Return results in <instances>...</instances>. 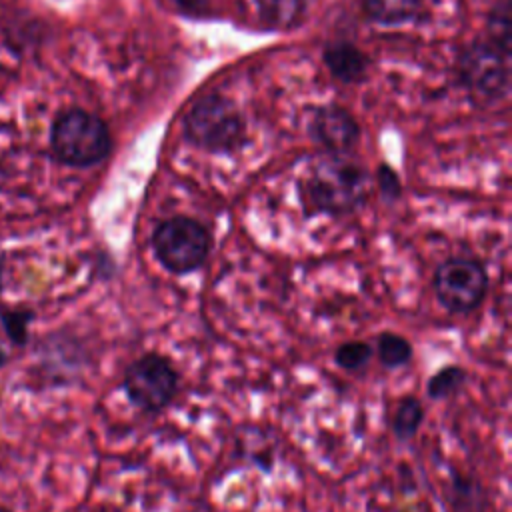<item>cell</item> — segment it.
Listing matches in <instances>:
<instances>
[{
    "mask_svg": "<svg viewBox=\"0 0 512 512\" xmlns=\"http://www.w3.org/2000/svg\"><path fill=\"white\" fill-rule=\"evenodd\" d=\"M368 196L366 170L342 158V154H326L314 160L300 178L302 204L320 214L344 216L364 204Z\"/></svg>",
    "mask_w": 512,
    "mask_h": 512,
    "instance_id": "obj_1",
    "label": "cell"
},
{
    "mask_svg": "<svg viewBox=\"0 0 512 512\" xmlns=\"http://www.w3.org/2000/svg\"><path fill=\"white\" fill-rule=\"evenodd\" d=\"M184 136L206 152L230 154L242 146L246 124L232 100L220 94H204L184 116Z\"/></svg>",
    "mask_w": 512,
    "mask_h": 512,
    "instance_id": "obj_2",
    "label": "cell"
},
{
    "mask_svg": "<svg viewBox=\"0 0 512 512\" xmlns=\"http://www.w3.org/2000/svg\"><path fill=\"white\" fill-rule=\"evenodd\" d=\"M160 266L172 274H190L204 266L212 250L208 228L190 216L162 220L150 238Z\"/></svg>",
    "mask_w": 512,
    "mask_h": 512,
    "instance_id": "obj_3",
    "label": "cell"
},
{
    "mask_svg": "<svg viewBox=\"0 0 512 512\" xmlns=\"http://www.w3.org/2000/svg\"><path fill=\"white\" fill-rule=\"evenodd\" d=\"M52 150L70 166H92L110 152V132L106 124L84 110L64 112L52 128Z\"/></svg>",
    "mask_w": 512,
    "mask_h": 512,
    "instance_id": "obj_4",
    "label": "cell"
},
{
    "mask_svg": "<svg viewBox=\"0 0 512 512\" xmlns=\"http://www.w3.org/2000/svg\"><path fill=\"white\" fill-rule=\"evenodd\" d=\"M490 286L484 262L470 256H452L440 262L432 276L436 300L450 314L476 310L486 298Z\"/></svg>",
    "mask_w": 512,
    "mask_h": 512,
    "instance_id": "obj_5",
    "label": "cell"
},
{
    "mask_svg": "<svg viewBox=\"0 0 512 512\" xmlns=\"http://www.w3.org/2000/svg\"><path fill=\"white\" fill-rule=\"evenodd\" d=\"M178 382L180 374L170 358L146 352L124 370L122 390L136 408L146 414H158L174 400Z\"/></svg>",
    "mask_w": 512,
    "mask_h": 512,
    "instance_id": "obj_6",
    "label": "cell"
},
{
    "mask_svg": "<svg viewBox=\"0 0 512 512\" xmlns=\"http://www.w3.org/2000/svg\"><path fill=\"white\" fill-rule=\"evenodd\" d=\"M508 56L490 42H472L458 56V74L470 96L494 102L508 94Z\"/></svg>",
    "mask_w": 512,
    "mask_h": 512,
    "instance_id": "obj_7",
    "label": "cell"
},
{
    "mask_svg": "<svg viewBox=\"0 0 512 512\" xmlns=\"http://www.w3.org/2000/svg\"><path fill=\"white\" fill-rule=\"evenodd\" d=\"M312 136L330 154H344L352 150L360 138V128L354 116L340 106L320 108L310 122Z\"/></svg>",
    "mask_w": 512,
    "mask_h": 512,
    "instance_id": "obj_8",
    "label": "cell"
},
{
    "mask_svg": "<svg viewBox=\"0 0 512 512\" xmlns=\"http://www.w3.org/2000/svg\"><path fill=\"white\" fill-rule=\"evenodd\" d=\"M324 62L330 70V74L344 82H358L368 72V58L362 50H358L352 42H332L324 50Z\"/></svg>",
    "mask_w": 512,
    "mask_h": 512,
    "instance_id": "obj_9",
    "label": "cell"
},
{
    "mask_svg": "<svg viewBox=\"0 0 512 512\" xmlns=\"http://www.w3.org/2000/svg\"><path fill=\"white\" fill-rule=\"evenodd\" d=\"M362 6L370 20L384 26H400L420 14L424 0H362Z\"/></svg>",
    "mask_w": 512,
    "mask_h": 512,
    "instance_id": "obj_10",
    "label": "cell"
},
{
    "mask_svg": "<svg viewBox=\"0 0 512 512\" xmlns=\"http://www.w3.org/2000/svg\"><path fill=\"white\" fill-rule=\"evenodd\" d=\"M424 420V406L414 396H404L392 416V432L398 440L406 442L414 438Z\"/></svg>",
    "mask_w": 512,
    "mask_h": 512,
    "instance_id": "obj_11",
    "label": "cell"
},
{
    "mask_svg": "<svg viewBox=\"0 0 512 512\" xmlns=\"http://www.w3.org/2000/svg\"><path fill=\"white\" fill-rule=\"evenodd\" d=\"M376 356L384 368H400L412 358V344L396 332H380L376 336Z\"/></svg>",
    "mask_w": 512,
    "mask_h": 512,
    "instance_id": "obj_12",
    "label": "cell"
},
{
    "mask_svg": "<svg viewBox=\"0 0 512 512\" xmlns=\"http://www.w3.org/2000/svg\"><path fill=\"white\" fill-rule=\"evenodd\" d=\"M260 16L276 28L294 24L304 12V0H254Z\"/></svg>",
    "mask_w": 512,
    "mask_h": 512,
    "instance_id": "obj_13",
    "label": "cell"
},
{
    "mask_svg": "<svg viewBox=\"0 0 512 512\" xmlns=\"http://www.w3.org/2000/svg\"><path fill=\"white\" fill-rule=\"evenodd\" d=\"M466 382V370L458 364H448L436 370L428 382H426V394L432 400H442L448 398L450 394L458 392Z\"/></svg>",
    "mask_w": 512,
    "mask_h": 512,
    "instance_id": "obj_14",
    "label": "cell"
},
{
    "mask_svg": "<svg viewBox=\"0 0 512 512\" xmlns=\"http://www.w3.org/2000/svg\"><path fill=\"white\" fill-rule=\"evenodd\" d=\"M488 32L490 44L496 46L506 56L510 54V38H512V24H510V4L498 2L488 18Z\"/></svg>",
    "mask_w": 512,
    "mask_h": 512,
    "instance_id": "obj_15",
    "label": "cell"
},
{
    "mask_svg": "<svg viewBox=\"0 0 512 512\" xmlns=\"http://www.w3.org/2000/svg\"><path fill=\"white\" fill-rule=\"evenodd\" d=\"M372 356V346L364 340H348L342 342L334 352V362L348 372L362 370Z\"/></svg>",
    "mask_w": 512,
    "mask_h": 512,
    "instance_id": "obj_16",
    "label": "cell"
},
{
    "mask_svg": "<svg viewBox=\"0 0 512 512\" xmlns=\"http://www.w3.org/2000/svg\"><path fill=\"white\" fill-rule=\"evenodd\" d=\"M376 178H378L380 194H382V198H384V200L394 202V200H398V198H400V194H402V186H400L398 174H396L390 166L382 164V166L378 168V176H376Z\"/></svg>",
    "mask_w": 512,
    "mask_h": 512,
    "instance_id": "obj_17",
    "label": "cell"
},
{
    "mask_svg": "<svg viewBox=\"0 0 512 512\" xmlns=\"http://www.w3.org/2000/svg\"><path fill=\"white\" fill-rule=\"evenodd\" d=\"M32 318L30 312H8L2 316L6 332L16 344H24L28 336V320Z\"/></svg>",
    "mask_w": 512,
    "mask_h": 512,
    "instance_id": "obj_18",
    "label": "cell"
},
{
    "mask_svg": "<svg viewBox=\"0 0 512 512\" xmlns=\"http://www.w3.org/2000/svg\"><path fill=\"white\" fill-rule=\"evenodd\" d=\"M186 12H202L206 8V0H174Z\"/></svg>",
    "mask_w": 512,
    "mask_h": 512,
    "instance_id": "obj_19",
    "label": "cell"
},
{
    "mask_svg": "<svg viewBox=\"0 0 512 512\" xmlns=\"http://www.w3.org/2000/svg\"><path fill=\"white\" fill-rule=\"evenodd\" d=\"M6 364V354H4V350L0 348V366H4Z\"/></svg>",
    "mask_w": 512,
    "mask_h": 512,
    "instance_id": "obj_20",
    "label": "cell"
},
{
    "mask_svg": "<svg viewBox=\"0 0 512 512\" xmlns=\"http://www.w3.org/2000/svg\"><path fill=\"white\" fill-rule=\"evenodd\" d=\"M0 284H2V264H0Z\"/></svg>",
    "mask_w": 512,
    "mask_h": 512,
    "instance_id": "obj_21",
    "label": "cell"
}]
</instances>
